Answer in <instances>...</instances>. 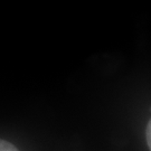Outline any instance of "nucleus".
Returning a JSON list of instances; mask_svg holds the SVG:
<instances>
[{
	"label": "nucleus",
	"mask_w": 151,
	"mask_h": 151,
	"mask_svg": "<svg viewBox=\"0 0 151 151\" xmlns=\"http://www.w3.org/2000/svg\"><path fill=\"white\" fill-rule=\"evenodd\" d=\"M150 110H151V108H150Z\"/></svg>",
	"instance_id": "obj_3"
},
{
	"label": "nucleus",
	"mask_w": 151,
	"mask_h": 151,
	"mask_svg": "<svg viewBox=\"0 0 151 151\" xmlns=\"http://www.w3.org/2000/svg\"><path fill=\"white\" fill-rule=\"evenodd\" d=\"M0 151H19L12 143L6 140H0Z\"/></svg>",
	"instance_id": "obj_1"
},
{
	"label": "nucleus",
	"mask_w": 151,
	"mask_h": 151,
	"mask_svg": "<svg viewBox=\"0 0 151 151\" xmlns=\"http://www.w3.org/2000/svg\"><path fill=\"white\" fill-rule=\"evenodd\" d=\"M146 138H147V143H148V147L151 151V119L149 121V123L147 125V130H146Z\"/></svg>",
	"instance_id": "obj_2"
}]
</instances>
